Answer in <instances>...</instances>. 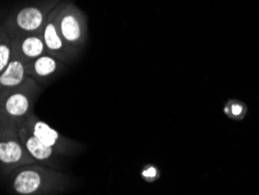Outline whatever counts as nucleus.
<instances>
[{
  "instance_id": "f257e3e1",
  "label": "nucleus",
  "mask_w": 259,
  "mask_h": 195,
  "mask_svg": "<svg viewBox=\"0 0 259 195\" xmlns=\"http://www.w3.org/2000/svg\"><path fill=\"white\" fill-rule=\"evenodd\" d=\"M41 93L42 88L40 84L28 77L21 86L4 95L0 106V120L5 121L7 124L12 123L19 129L33 113Z\"/></svg>"
},
{
  "instance_id": "f03ea898",
  "label": "nucleus",
  "mask_w": 259,
  "mask_h": 195,
  "mask_svg": "<svg viewBox=\"0 0 259 195\" xmlns=\"http://www.w3.org/2000/svg\"><path fill=\"white\" fill-rule=\"evenodd\" d=\"M56 27L66 45L72 49L83 39V24L81 15L72 5L61 3L54 9Z\"/></svg>"
},
{
  "instance_id": "7ed1b4c3",
  "label": "nucleus",
  "mask_w": 259,
  "mask_h": 195,
  "mask_svg": "<svg viewBox=\"0 0 259 195\" xmlns=\"http://www.w3.org/2000/svg\"><path fill=\"white\" fill-rule=\"evenodd\" d=\"M42 33H20L12 41V55L28 64L46 54Z\"/></svg>"
},
{
  "instance_id": "20e7f679",
  "label": "nucleus",
  "mask_w": 259,
  "mask_h": 195,
  "mask_svg": "<svg viewBox=\"0 0 259 195\" xmlns=\"http://www.w3.org/2000/svg\"><path fill=\"white\" fill-rule=\"evenodd\" d=\"M56 7L55 4L41 9L39 6H27L15 15V27L21 33H42L49 13Z\"/></svg>"
},
{
  "instance_id": "39448f33",
  "label": "nucleus",
  "mask_w": 259,
  "mask_h": 195,
  "mask_svg": "<svg viewBox=\"0 0 259 195\" xmlns=\"http://www.w3.org/2000/svg\"><path fill=\"white\" fill-rule=\"evenodd\" d=\"M42 39L47 54L56 57L61 62H64L71 49L66 45L56 27L54 10L49 13L42 29Z\"/></svg>"
},
{
  "instance_id": "423d86ee",
  "label": "nucleus",
  "mask_w": 259,
  "mask_h": 195,
  "mask_svg": "<svg viewBox=\"0 0 259 195\" xmlns=\"http://www.w3.org/2000/svg\"><path fill=\"white\" fill-rule=\"evenodd\" d=\"M30 154L19 137L18 131L9 132V137L0 140V163L5 165H18L22 162H29Z\"/></svg>"
},
{
  "instance_id": "0eeeda50",
  "label": "nucleus",
  "mask_w": 259,
  "mask_h": 195,
  "mask_svg": "<svg viewBox=\"0 0 259 195\" xmlns=\"http://www.w3.org/2000/svg\"><path fill=\"white\" fill-rule=\"evenodd\" d=\"M22 125L27 128L33 136H35L37 139L42 141L47 146L58 148L63 147L66 145V139H63V137L56 130L51 128L45 122L40 121L34 113L30 114L27 120L22 123Z\"/></svg>"
},
{
  "instance_id": "6e6552de",
  "label": "nucleus",
  "mask_w": 259,
  "mask_h": 195,
  "mask_svg": "<svg viewBox=\"0 0 259 195\" xmlns=\"http://www.w3.org/2000/svg\"><path fill=\"white\" fill-rule=\"evenodd\" d=\"M61 69H62V62L46 53L27 64V76L37 83L46 82L54 77Z\"/></svg>"
},
{
  "instance_id": "1a4fd4ad",
  "label": "nucleus",
  "mask_w": 259,
  "mask_h": 195,
  "mask_svg": "<svg viewBox=\"0 0 259 195\" xmlns=\"http://www.w3.org/2000/svg\"><path fill=\"white\" fill-rule=\"evenodd\" d=\"M27 79V64L12 55L9 66L0 74V93L4 96L14 88L21 86Z\"/></svg>"
},
{
  "instance_id": "9d476101",
  "label": "nucleus",
  "mask_w": 259,
  "mask_h": 195,
  "mask_svg": "<svg viewBox=\"0 0 259 195\" xmlns=\"http://www.w3.org/2000/svg\"><path fill=\"white\" fill-rule=\"evenodd\" d=\"M44 174L36 168H25L18 172L13 180V188L21 195L39 192L44 185Z\"/></svg>"
},
{
  "instance_id": "9b49d317",
  "label": "nucleus",
  "mask_w": 259,
  "mask_h": 195,
  "mask_svg": "<svg viewBox=\"0 0 259 195\" xmlns=\"http://www.w3.org/2000/svg\"><path fill=\"white\" fill-rule=\"evenodd\" d=\"M19 137L22 141V144L25 145L26 150L28 151L33 159L39 160V162H47L54 154V148L44 144L42 141H40L35 136H33L29 132L27 128H25L24 125H21L18 129Z\"/></svg>"
},
{
  "instance_id": "f8f14e48",
  "label": "nucleus",
  "mask_w": 259,
  "mask_h": 195,
  "mask_svg": "<svg viewBox=\"0 0 259 195\" xmlns=\"http://www.w3.org/2000/svg\"><path fill=\"white\" fill-rule=\"evenodd\" d=\"M12 59V45L10 41H5L0 44V74L6 69Z\"/></svg>"
},
{
  "instance_id": "ddd939ff",
  "label": "nucleus",
  "mask_w": 259,
  "mask_h": 195,
  "mask_svg": "<svg viewBox=\"0 0 259 195\" xmlns=\"http://www.w3.org/2000/svg\"><path fill=\"white\" fill-rule=\"evenodd\" d=\"M231 110H232V113L236 114V116H238V114L242 113V106L241 105H237V104L232 105Z\"/></svg>"
},
{
  "instance_id": "4468645a",
  "label": "nucleus",
  "mask_w": 259,
  "mask_h": 195,
  "mask_svg": "<svg viewBox=\"0 0 259 195\" xmlns=\"http://www.w3.org/2000/svg\"><path fill=\"white\" fill-rule=\"evenodd\" d=\"M155 174H157V171H155L154 168H150L148 171L144 172L145 177H155Z\"/></svg>"
}]
</instances>
